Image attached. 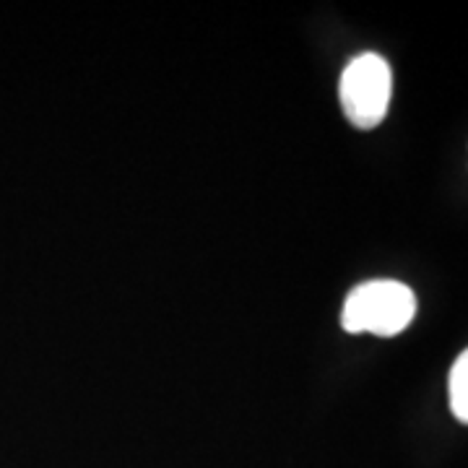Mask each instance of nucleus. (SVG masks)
I'll return each mask as SVG.
<instances>
[{"label": "nucleus", "instance_id": "obj_1", "mask_svg": "<svg viewBox=\"0 0 468 468\" xmlns=\"http://www.w3.org/2000/svg\"><path fill=\"white\" fill-rule=\"evenodd\" d=\"M417 318V294L401 282L378 279L354 286L344 310L341 328L346 334H372L393 338L403 334Z\"/></svg>", "mask_w": 468, "mask_h": 468}, {"label": "nucleus", "instance_id": "obj_3", "mask_svg": "<svg viewBox=\"0 0 468 468\" xmlns=\"http://www.w3.org/2000/svg\"><path fill=\"white\" fill-rule=\"evenodd\" d=\"M451 409L452 417L458 421H468V351H461V356L455 359V365L451 369Z\"/></svg>", "mask_w": 468, "mask_h": 468}, {"label": "nucleus", "instance_id": "obj_2", "mask_svg": "<svg viewBox=\"0 0 468 468\" xmlns=\"http://www.w3.org/2000/svg\"><path fill=\"white\" fill-rule=\"evenodd\" d=\"M393 94V73L378 52H362L341 73L338 100L351 125L372 131L388 115Z\"/></svg>", "mask_w": 468, "mask_h": 468}]
</instances>
